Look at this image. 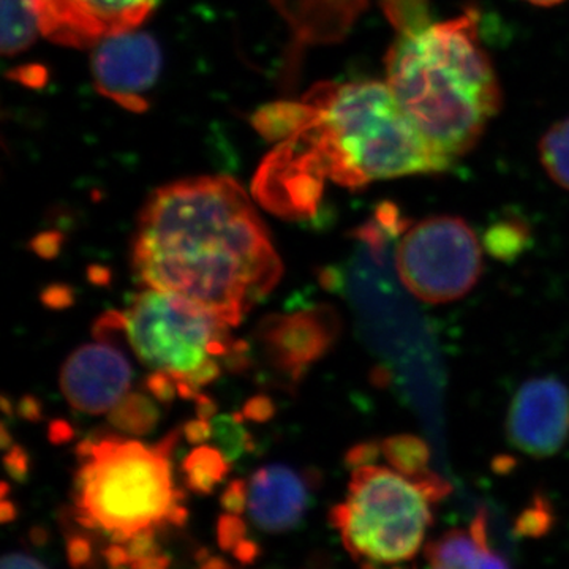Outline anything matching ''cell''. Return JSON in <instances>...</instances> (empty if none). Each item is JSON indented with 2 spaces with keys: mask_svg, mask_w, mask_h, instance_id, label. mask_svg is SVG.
Instances as JSON below:
<instances>
[{
  "mask_svg": "<svg viewBox=\"0 0 569 569\" xmlns=\"http://www.w3.org/2000/svg\"><path fill=\"white\" fill-rule=\"evenodd\" d=\"M253 126L277 141L254 174L253 197L283 219L316 216L326 182L358 190L452 164L426 140L387 81L321 82L299 100L266 104Z\"/></svg>",
  "mask_w": 569,
  "mask_h": 569,
  "instance_id": "6da1fadb",
  "label": "cell"
},
{
  "mask_svg": "<svg viewBox=\"0 0 569 569\" xmlns=\"http://www.w3.org/2000/svg\"><path fill=\"white\" fill-rule=\"evenodd\" d=\"M132 261L146 287L181 296L231 328L282 277L263 220L228 176L157 189L140 213Z\"/></svg>",
  "mask_w": 569,
  "mask_h": 569,
  "instance_id": "7a4b0ae2",
  "label": "cell"
},
{
  "mask_svg": "<svg viewBox=\"0 0 569 569\" xmlns=\"http://www.w3.org/2000/svg\"><path fill=\"white\" fill-rule=\"evenodd\" d=\"M478 11L399 32L387 82L426 140L455 163L500 111L496 69L482 48Z\"/></svg>",
  "mask_w": 569,
  "mask_h": 569,
  "instance_id": "3957f363",
  "label": "cell"
},
{
  "mask_svg": "<svg viewBox=\"0 0 569 569\" xmlns=\"http://www.w3.org/2000/svg\"><path fill=\"white\" fill-rule=\"evenodd\" d=\"M179 433L174 430L153 448L112 436L81 441L73 496L78 522L104 531L119 545L137 531L170 522L182 501L170 466Z\"/></svg>",
  "mask_w": 569,
  "mask_h": 569,
  "instance_id": "277c9868",
  "label": "cell"
},
{
  "mask_svg": "<svg viewBox=\"0 0 569 569\" xmlns=\"http://www.w3.org/2000/svg\"><path fill=\"white\" fill-rule=\"evenodd\" d=\"M433 503L419 482L391 467L367 463L353 468L347 500L332 508L329 519L355 560L367 567L397 565L421 549Z\"/></svg>",
  "mask_w": 569,
  "mask_h": 569,
  "instance_id": "5b68a950",
  "label": "cell"
},
{
  "mask_svg": "<svg viewBox=\"0 0 569 569\" xmlns=\"http://www.w3.org/2000/svg\"><path fill=\"white\" fill-rule=\"evenodd\" d=\"M126 339L142 365L190 385L197 370L233 348L231 326L170 291L148 287L123 312ZM192 387V385H190Z\"/></svg>",
  "mask_w": 569,
  "mask_h": 569,
  "instance_id": "8992f818",
  "label": "cell"
},
{
  "mask_svg": "<svg viewBox=\"0 0 569 569\" xmlns=\"http://www.w3.org/2000/svg\"><path fill=\"white\" fill-rule=\"evenodd\" d=\"M396 268L419 301L445 305L473 290L482 274V249L460 217H427L410 224L397 242Z\"/></svg>",
  "mask_w": 569,
  "mask_h": 569,
  "instance_id": "52a82bcc",
  "label": "cell"
},
{
  "mask_svg": "<svg viewBox=\"0 0 569 569\" xmlns=\"http://www.w3.org/2000/svg\"><path fill=\"white\" fill-rule=\"evenodd\" d=\"M159 0H37L41 33L62 47L88 50L134 31Z\"/></svg>",
  "mask_w": 569,
  "mask_h": 569,
  "instance_id": "ba28073f",
  "label": "cell"
},
{
  "mask_svg": "<svg viewBox=\"0 0 569 569\" xmlns=\"http://www.w3.org/2000/svg\"><path fill=\"white\" fill-rule=\"evenodd\" d=\"M97 91L123 110H148V93L159 80L162 51L149 33L123 32L93 47Z\"/></svg>",
  "mask_w": 569,
  "mask_h": 569,
  "instance_id": "9c48e42d",
  "label": "cell"
},
{
  "mask_svg": "<svg viewBox=\"0 0 569 569\" xmlns=\"http://www.w3.org/2000/svg\"><path fill=\"white\" fill-rule=\"evenodd\" d=\"M507 437L531 458L557 455L569 438V389L549 377L523 383L509 406Z\"/></svg>",
  "mask_w": 569,
  "mask_h": 569,
  "instance_id": "30bf717a",
  "label": "cell"
},
{
  "mask_svg": "<svg viewBox=\"0 0 569 569\" xmlns=\"http://www.w3.org/2000/svg\"><path fill=\"white\" fill-rule=\"evenodd\" d=\"M342 320L336 309L317 306L290 316H271L258 328L266 358L293 381L301 380L313 362L339 340Z\"/></svg>",
  "mask_w": 569,
  "mask_h": 569,
  "instance_id": "8fae6325",
  "label": "cell"
},
{
  "mask_svg": "<svg viewBox=\"0 0 569 569\" xmlns=\"http://www.w3.org/2000/svg\"><path fill=\"white\" fill-rule=\"evenodd\" d=\"M132 385V367L114 343L99 340L78 348L61 372L67 402L82 413H108Z\"/></svg>",
  "mask_w": 569,
  "mask_h": 569,
  "instance_id": "7c38bea8",
  "label": "cell"
},
{
  "mask_svg": "<svg viewBox=\"0 0 569 569\" xmlns=\"http://www.w3.org/2000/svg\"><path fill=\"white\" fill-rule=\"evenodd\" d=\"M309 486L293 468H260L249 482L247 511L258 529L284 533L298 529L309 508Z\"/></svg>",
  "mask_w": 569,
  "mask_h": 569,
  "instance_id": "4fadbf2b",
  "label": "cell"
},
{
  "mask_svg": "<svg viewBox=\"0 0 569 569\" xmlns=\"http://www.w3.org/2000/svg\"><path fill=\"white\" fill-rule=\"evenodd\" d=\"M427 563L432 568H503L507 561L490 549L488 512L479 509L467 529L449 530L426 546Z\"/></svg>",
  "mask_w": 569,
  "mask_h": 569,
  "instance_id": "5bb4252c",
  "label": "cell"
},
{
  "mask_svg": "<svg viewBox=\"0 0 569 569\" xmlns=\"http://www.w3.org/2000/svg\"><path fill=\"white\" fill-rule=\"evenodd\" d=\"M380 455L392 470L399 471L411 481L419 482L436 501L443 500L451 492L445 479L429 468L430 449L425 440L415 436L389 437L380 443Z\"/></svg>",
  "mask_w": 569,
  "mask_h": 569,
  "instance_id": "9a60e30c",
  "label": "cell"
},
{
  "mask_svg": "<svg viewBox=\"0 0 569 569\" xmlns=\"http://www.w3.org/2000/svg\"><path fill=\"white\" fill-rule=\"evenodd\" d=\"M41 32L37 0H2V52L28 50Z\"/></svg>",
  "mask_w": 569,
  "mask_h": 569,
  "instance_id": "2e32d148",
  "label": "cell"
},
{
  "mask_svg": "<svg viewBox=\"0 0 569 569\" xmlns=\"http://www.w3.org/2000/svg\"><path fill=\"white\" fill-rule=\"evenodd\" d=\"M189 489L200 496H209L219 482L227 478L230 462L217 448L200 447L193 449L182 463Z\"/></svg>",
  "mask_w": 569,
  "mask_h": 569,
  "instance_id": "e0dca14e",
  "label": "cell"
},
{
  "mask_svg": "<svg viewBox=\"0 0 569 569\" xmlns=\"http://www.w3.org/2000/svg\"><path fill=\"white\" fill-rule=\"evenodd\" d=\"M160 411L148 396L141 392H127L108 411V421L116 429L132 436H148L156 429Z\"/></svg>",
  "mask_w": 569,
  "mask_h": 569,
  "instance_id": "ac0fdd59",
  "label": "cell"
},
{
  "mask_svg": "<svg viewBox=\"0 0 569 569\" xmlns=\"http://www.w3.org/2000/svg\"><path fill=\"white\" fill-rule=\"evenodd\" d=\"M538 152L549 178L561 189L569 190V116L542 134Z\"/></svg>",
  "mask_w": 569,
  "mask_h": 569,
  "instance_id": "d6986e66",
  "label": "cell"
},
{
  "mask_svg": "<svg viewBox=\"0 0 569 569\" xmlns=\"http://www.w3.org/2000/svg\"><path fill=\"white\" fill-rule=\"evenodd\" d=\"M485 244L498 260H515L530 244L529 227L519 219L500 220L489 228Z\"/></svg>",
  "mask_w": 569,
  "mask_h": 569,
  "instance_id": "ffe728a7",
  "label": "cell"
},
{
  "mask_svg": "<svg viewBox=\"0 0 569 569\" xmlns=\"http://www.w3.org/2000/svg\"><path fill=\"white\" fill-rule=\"evenodd\" d=\"M242 422L244 415L239 413L220 415L211 419L213 441L228 462H234L253 449V438Z\"/></svg>",
  "mask_w": 569,
  "mask_h": 569,
  "instance_id": "44dd1931",
  "label": "cell"
},
{
  "mask_svg": "<svg viewBox=\"0 0 569 569\" xmlns=\"http://www.w3.org/2000/svg\"><path fill=\"white\" fill-rule=\"evenodd\" d=\"M427 3L429 0H381V6L396 26L397 32L419 28L429 22Z\"/></svg>",
  "mask_w": 569,
  "mask_h": 569,
  "instance_id": "7402d4cb",
  "label": "cell"
},
{
  "mask_svg": "<svg viewBox=\"0 0 569 569\" xmlns=\"http://www.w3.org/2000/svg\"><path fill=\"white\" fill-rule=\"evenodd\" d=\"M553 526L552 508L542 497L533 498L529 508L523 509L516 522V533L520 537H542Z\"/></svg>",
  "mask_w": 569,
  "mask_h": 569,
  "instance_id": "603a6c76",
  "label": "cell"
},
{
  "mask_svg": "<svg viewBox=\"0 0 569 569\" xmlns=\"http://www.w3.org/2000/svg\"><path fill=\"white\" fill-rule=\"evenodd\" d=\"M246 537V522L238 515H230L228 512L217 523V541H219V546L223 550H231L233 552L236 546L244 541Z\"/></svg>",
  "mask_w": 569,
  "mask_h": 569,
  "instance_id": "cb8c5ba5",
  "label": "cell"
},
{
  "mask_svg": "<svg viewBox=\"0 0 569 569\" xmlns=\"http://www.w3.org/2000/svg\"><path fill=\"white\" fill-rule=\"evenodd\" d=\"M153 529H156V527L142 529L127 539V542L123 546H126L127 552H129L130 565L134 563V561L157 556V553H162V550H160L159 545L156 542V533H153Z\"/></svg>",
  "mask_w": 569,
  "mask_h": 569,
  "instance_id": "d4e9b609",
  "label": "cell"
},
{
  "mask_svg": "<svg viewBox=\"0 0 569 569\" xmlns=\"http://www.w3.org/2000/svg\"><path fill=\"white\" fill-rule=\"evenodd\" d=\"M146 387L159 402L167 403V406H170L176 396H179L178 383H176L174 378L170 373L162 372V370H153L152 376H149L148 381H146Z\"/></svg>",
  "mask_w": 569,
  "mask_h": 569,
  "instance_id": "484cf974",
  "label": "cell"
},
{
  "mask_svg": "<svg viewBox=\"0 0 569 569\" xmlns=\"http://www.w3.org/2000/svg\"><path fill=\"white\" fill-rule=\"evenodd\" d=\"M247 500H249V486L242 479H234L224 489L220 503H222L224 511L239 516L246 511Z\"/></svg>",
  "mask_w": 569,
  "mask_h": 569,
  "instance_id": "4316f807",
  "label": "cell"
},
{
  "mask_svg": "<svg viewBox=\"0 0 569 569\" xmlns=\"http://www.w3.org/2000/svg\"><path fill=\"white\" fill-rule=\"evenodd\" d=\"M41 302L52 310H62L74 305V291L69 284L52 283L44 288Z\"/></svg>",
  "mask_w": 569,
  "mask_h": 569,
  "instance_id": "83f0119b",
  "label": "cell"
},
{
  "mask_svg": "<svg viewBox=\"0 0 569 569\" xmlns=\"http://www.w3.org/2000/svg\"><path fill=\"white\" fill-rule=\"evenodd\" d=\"M67 557L73 568L88 567L93 557L91 541L82 535H73L67 541Z\"/></svg>",
  "mask_w": 569,
  "mask_h": 569,
  "instance_id": "f1b7e54d",
  "label": "cell"
},
{
  "mask_svg": "<svg viewBox=\"0 0 569 569\" xmlns=\"http://www.w3.org/2000/svg\"><path fill=\"white\" fill-rule=\"evenodd\" d=\"M242 415L249 421L268 422L274 418L276 406L268 396H254L252 399L247 400Z\"/></svg>",
  "mask_w": 569,
  "mask_h": 569,
  "instance_id": "f546056e",
  "label": "cell"
},
{
  "mask_svg": "<svg viewBox=\"0 0 569 569\" xmlns=\"http://www.w3.org/2000/svg\"><path fill=\"white\" fill-rule=\"evenodd\" d=\"M3 466L14 481L24 482L29 473V456L21 447H11L3 458Z\"/></svg>",
  "mask_w": 569,
  "mask_h": 569,
  "instance_id": "4dcf8cb0",
  "label": "cell"
},
{
  "mask_svg": "<svg viewBox=\"0 0 569 569\" xmlns=\"http://www.w3.org/2000/svg\"><path fill=\"white\" fill-rule=\"evenodd\" d=\"M378 456H380V445L362 443L347 452L346 462L353 470V468L376 462Z\"/></svg>",
  "mask_w": 569,
  "mask_h": 569,
  "instance_id": "1f68e13d",
  "label": "cell"
},
{
  "mask_svg": "<svg viewBox=\"0 0 569 569\" xmlns=\"http://www.w3.org/2000/svg\"><path fill=\"white\" fill-rule=\"evenodd\" d=\"M182 432L189 443L201 445L212 437V426L206 419L198 418L194 421L187 422L183 426Z\"/></svg>",
  "mask_w": 569,
  "mask_h": 569,
  "instance_id": "d6a6232c",
  "label": "cell"
},
{
  "mask_svg": "<svg viewBox=\"0 0 569 569\" xmlns=\"http://www.w3.org/2000/svg\"><path fill=\"white\" fill-rule=\"evenodd\" d=\"M62 238L59 234H41L32 242L33 252L41 258H54L61 250Z\"/></svg>",
  "mask_w": 569,
  "mask_h": 569,
  "instance_id": "836d02e7",
  "label": "cell"
},
{
  "mask_svg": "<svg viewBox=\"0 0 569 569\" xmlns=\"http://www.w3.org/2000/svg\"><path fill=\"white\" fill-rule=\"evenodd\" d=\"M0 568L2 569H17V568H33V569H43L47 568V565L41 563L40 560L33 559L29 553L22 552H13L7 553L3 557L2 561H0Z\"/></svg>",
  "mask_w": 569,
  "mask_h": 569,
  "instance_id": "e575fe53",
  "label": "cell"
},
{
  "mask_svg": "<svg viewBox=\"0 0 569 569\" xmlns=\"http://www.w3.org/2000/svg\"><path fill=\"white\" fill-rule=\"evenodd\" d=\"M18 415L26 421L39 422L43 418V407L37 397L28 395L21 397L20 403H18Z\"/></svg>",
  "mask_w": 569,
  "mask_h": 569,
  "instance_id": "d590c367",
  "label": "cell"
},
{
  "mask_svg": "<svg viewBox=\"0 0 569 569\" xmlns=\"http://www.w3.org/2000/svg\"><path fill=\"white\" fill-rule=\"evenodd\" d=\"M104 560L110 565L111 568H121L130 565L129 552H127L126 546L119 545V542H112L103 550Z\"/></svg>",
  "mask_w": 569,
  "mask_h": 569,
  "instance_id": "8d00e7d4",
  "label": "cell"
},
{
  "mask_svg": "<svg viewBox=\"0 0 569 569\" xmlns=\"http://www.w3.org/2000/svg\"><path fill=\"white\" fill-rule=\"evenodd\" d=\"M48 437H50L51 443L62 445L73 440L74 430L69 422L62 421V419H56V421H52L50 425V433H48Z\"/></svg>",
  "mask_w": 569,
  "mask_h": 569,
  "instance_id": "74e56055",
  "label": "cell"
},
{
  "mask_svg": "<svg viewBox=\"0 0 569 569\" xmlns=\"http://www.w3.org/2000/svg\"><path fill=\"white\" fill-rule=\"evenodd\" d=\"M233 553L236 559L241 561V563H253L257 557L260 556V548H258L253 541H249V539L246 538L244 541L236 546Z\"/></svg>",
  "mask_w": 569,
  "mask_h": 569,
  "instance_id": "f35d334b",
  "label": "cell"
},
{
  "mask_svg": "<svg viewBox=\"0 0 569 569\" xmlns=\"http://www.w3.org/2000/svg\"><path fill=\"white\" fill-rule=\"evenodd\" d=\"M194 400H197V417L200 419H206V421H211V419L216 417L217 413L216 402H213L211 397L201 395V392H198L197 397H194Z\"/></svg>",
  "mask_w": 569,
  "mask_h": 569,
  "instance_id": "ab89813d",
  "label": "cell"
},
{
  "mask_svg": "<svg viewBox=\"0 0 569 569\" xmlns=\"http://www.w3.org/2000/svg\"><path fill=\"white\" fill-rule=\"evenodd\" d=\"M170 563V557L164 556L162 552L157 553V556L148 557V559L134 561V563L130 565V567L133 569H163L167 568Z\"/></svg>",
  "mask_w": 569,
  "mask_h": 569,
  "instance_id": "60d3db41",
  "label": "cell"
},
{
  "mask_svg": "<svg viewBox=\"0 0 569 569\" xmlns=\"http://www.w3.org/2000/svg\"><path fill=\"white\" fill-rule=\"evenodd\" d=\"M89 282L97 284V287H107L111 282L110 269L103 268V266H91L88 269Z\"/></svg>",
  "mask_w": 569,
  "mask_h": 569,
  "instance_id": "b9f144b4",
  "label": "cell"
},
{
  "mask_svg": "<svg viewBox=\"0 0 569 569\" xmlns=\"http://www.w3.org/2000/svg\"><path fill=\"white\" fill-rule=\"evenodd\" d=\"M17 507L7 498H3L2 505H0V520H2V523H9L11 520L17 519Z\"/></svg>",
  "mask_w": 569,
  "mask_h": 569,
  "instance_id": "7bdbcfd3",
  "label": "cell"
},
{
  "mask_svg": "<svg viewBox=\"0 0 569 569\" xmlns=\"http://www.w3.org/2000/svg\"><path fill=\"white\" fill-rule=\"evenodd\" d=\"M31 539L33 545L43 546L47 545L48 541V531L41 529V527H33L31 531Z\"/></svg>",
  "mask_w": 569,
  "mask_h": 569,
  "instance_id": "ee69618b",
  "label": "cell"
},
{
  "mask_svg": "<svg viewBox=\"0 0 569 569\" xmlns=\"http://www.w3.org/2000/svg\"><path fill=\"white\" fill-rule=\"evenodd\" d=\"M200 567L206 569H220L228 568L230 565H228L227 561L220 559V557L211 556L208 560L204 561V563H201Z\"/></svg>",
  "mask_w": 569,
  "mask_h": 569,
  "instance_id": "f6af8a7d",
  "label": "cell"
},
{
  "mask_svg": "<svg viewBox=\"0 0 569 569\" xmlns=\"http://www.w3.org/2000/svg\"><path fill=\"white\" fill-rule=\"evenodd\" d=\"M0 443H2L3 451H9L11 447H13V440H11L9 436V429H7V426H2V440H0Z\"/></svg>",
  "mask_w": 569,
  "mask_h": 569,
  "instance_id": "bcb514c9",
  "label": "cell"
},
{
  "mask_svg": "<svg viewBox=\"0 0 569 569\" xmlns=\"http://www.w3.org/2000/svg\"><path fill=\"white\" fill-rule=\"evenodd\" d=\"M526 2L537 7H556L560 6V3H563L565 0H526Z\"/></svg>",
  "mask_w": 569,
  "mask_h": 569,
  "instance_id": "7dc6e473",
  "label": "cell"
},
{
  "mask_svg": "<svg viewBox=\"0 0 569 569\" xmlns=\"http://www.w3.org/2000/svg\"><path fill=\"white\" fill-rule=\"evenodd\" d=\"M2 411L7 415V417H11V415H13V406H11L10 400L7 399V396L2 397Z\"/></svg>",
  "mask_w": 569,
  "mask_h": 569,
  "instance_id": "c3c4849f",
  "label": "cell"
},
{
  "mask_svg": "<svg viewBox=\"0 0 569 569\" xmlns=\"http://www.w3.org/2000/svg\"><path fill=\"white\" fill-rule=\"evenodd\" d=\"M9 496V485L6 481L2 482V498H7Z\"/></svg>",
  "mask_w": 569,
  "mask_h": 569,
  "instance_id": "681fc988",
  "label": "cell"
}]
</instances>
